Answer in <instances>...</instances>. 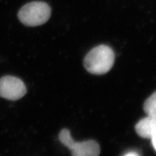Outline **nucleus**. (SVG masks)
<instances>
[{"label": "nucleus", "instance_id": "nucleus-8", "mask_svg": "<svg viewBox=\"0 0 156 156\" xmlns=\"http://www.w3.org/2000/svg\"><path fill=\"white\" fill-rule=\"evenodd\" d=\"M151 140H152V143L153 144L154 148L156 151V134L153 136L152 139H151Z\"/></svg>", "mask_w": 156, "mask_h": 156}, {"label": "nucleus", "instance_id": "nucleus-5", "mask_svg": "<svg viewBox=\"0 0 156 156\" xmlns=\"http://www.w3.org/2000/svg\"><path fill=\"white\" fill-rule=\"evenodd\" d=\"M135 131L140 136L152 139L156 134V116L147 115L135 125Z\"/></svg>", "mask_w": 156, "mask_h": 156}, {"label": "nucleus", "instance_id": "nucleus-4", "mask_svg": "<svg viewBox=\"0 0 156 156\" xmlns=\"http://www.w3.org/2000/svg\"><path fill=\"white\" fill-rule=\"evenodd\" d=\"M26 92V87L20 78L12 76L0 78V97L9 100H17L25 95Z\"/></svg>", "mask_w": 156, "mask_h": 156}, {"label": "nucleus", "instance_id": "nucleus-1", "mask_svg": "<svg viewBox=\"0 0 156 156\" xmlns=\"http://www.w3.org/2000/svg\"><path fill=\"white\" fill-rule=\"evenodd\" d=\"M115 62V53L112 49L106 45L94 48L87 53L84 58L86 70L95 75H102L108 72Z\"/></svg>", "mask_w": 156, "mask_h": 156}, {"label": "nucleus", "instance_id": "nucleus-6", "mask_svg": "<svg viewBox=\"0 0 156 156\" xmlns=\"http://www.w3.org/2000/svg\"><path fill=\"white\" fill-rule=\"evenodd\" d=\"M143 108L147 115L156 116V91L146 99Z\"/></svg>", "mask_w": 156, "mask_h": 156}, {"label": "nucleus", "instance_id": "nucleus-7", "mask_svg": "<svg viewBox=\"0 0 156 156\" xmlns=\"http://www.w3.org/2000/svg\"><path fill=\"white\" fill-rule=\"evenodd\" d=\"M124 156H139V155L135 152H129L126 153Z\"/></svg>", "mask_w": 156, "mask_h": 156}, {"label": "nucleus", "instance_id": "nucleus-3", "mask_svg": "<svg viewBox=\"0 0 156 156\" xmlns=\"http://www.w3.org/2000/svg\"><path fill=\"white\" fill-rule=\"evenodd\" d=\"M58 139L62 144L70 150L72 156H99L100 154V146L95 140L76 142L72 138L70 131L67 129H63L60 131Z\"/></svg>", "mask_w": 156, "mask_h": 156}, {"label": "nucleus", "instance_id": "nucleus-2", "mask_svg": "<svg viewBox=\"0 0 156 156\" xmlns=\"http://www.w3.org/2000/svg\"><path fill=\"white\" fill-rule=\"evenodd\" d=\"M51 10L44 2H33L25 5L20 10L18 16L23 24L27 26H38L45 23L50 18Z\"/></svg>", "mask_w": 156, "mask_h": 156}]
</instances>
